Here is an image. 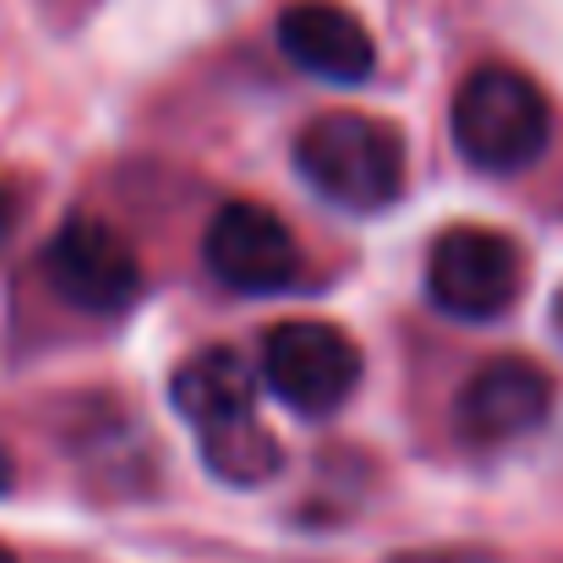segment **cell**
<instances>
[{"instance_id":"obj_1","label":"cell","mask_w":563,"mask_h":563,"mask_svg":"<svg viewBox=\"0 0 563 563\" xmlns=\"http://www.w3.org/2000/svg\"><path fill=\"white\" fill-rule=\"evenodd\" d=\"M296 170L318 197H329L351 213H377V208L399 202L405 176H410V154H405L399 126L362 115V110H334L301 132Z\"/></svg>"},{"instance_id":"obj_2","label":"cell","mask_w":563,"mask_h":563,"mask_svg":"<svg viewBox=\"0 0 563 563\" xmlns=\"http://www.w3.org/2000/svg\"><path fill=\"white\" fill-rule=\"evenodd\" d=\"M548 93L515 66H476L454 93V148L487 176H520L548 154Z\"/></svg>"},{"instance_id":"obj_3","label":"cell","mask_w":563,"mask_h":563,"mask_svg":"<svg viewBox=\"0 0 563 563\" xmlns=\"http://www.w3.org/2000/svg\"><path fill=\"white\" fill-rule=\"evenodd\" d=\"M520 246L487 224H454L427 252V290L449 318L493 323L520 301Z\"/></svg>"},{"instance_id":"obj_4","label":"cell","mask_w":563,"mask_h":563,"mask_svg":"<svg viewBox=\"0 0 563 563\" xmlns=\"http://www.w3.org/2000/svg\"><path fill=\"white\" fill-rule=\"evenodd\" d=\"M44 274L66 307L93 318H115L143 296V263L132 241L93 213H71L55 230V241L44 246Z\"/></svg>"},{"instance_id":"obj_5","label":"cell","mask_w":563,"mask_h":563,"mask_svg":"<svg viewBox=\"0 0 563 563\" xmlns=\"http://www.w3.org/2000/svg\"><path fill=\"white\" fill-rule=\"evenodd\" d=\"M263 377L296 416H334L362 383V351L345 329L296 318L263 340Z\"/></svg>"},{"instance_id":"obj_6","label":"cell","mask_w":563,"mask_h":563,"mask_svg":"<svg viewBox=\"0 0 563 563\" xmlns=\"http://www.w3.org/2000/svg\"><path fill=\"white\" fill-rule=\"evenodd\" d=\"M202 263L241 296H279L301 279V241L268 202H224L202 230Z\"/></svg>"},{"instance_id":"obj_7","label":"cell","mask_w":563,"mask_h":563,"mask_svg":"<svg viewBox=\"0 0 563 563\" xmlns=\"http://www.w3.org/2000/svg\"><path fill=\"white\" fill-rule=\"evenodd\" d=\"M548 416H553V377L526 356H498V362L476 367L454 399L460 438L482 443V449L531 438Z\"/></svg>"},{"instance_id":"obj_8","label":"cell","mask_w":563,"mask_h":563,"mask_svg":"<svg viewBox=\"0 0 563 563\" xmlns=\"http://www.w3.org/2000/svg\"><path fill=\"white\" fill-rule=\"evenodd\" d=\"M279 49L301 71H312L323 82H340V88L367 82L377 66L367 22L351 5H334V0H296V5H285V16H279Z\"/></svg>"},{"instance_id":"obj_9","label":"cell","mask_w":563,"mask_h":563,"mask_svg":"<svg viewBox=\"0 0 563 563\" xmlns=\"http://www.w3.org/2000/svg\"><path fill=\"white\" fill-rule=\"evenodd\" d=\"M170 399H176L181 421H187L197 438L257 416V383L246 373V362L235 351H224V345L197 351L187 367L170 377Z\"/></svg>"},{"instance_id":"obj_10","label":"cell","mask_w":563,"mask_h":563,"mask_svg":"<svg viewBox=\"0 0 563 563\" xmlns=\"http://www.w3.org/2000/svg\"><path fill=\"white\" fill-rule=\"evenodd\" d=\"M197 449H202V465L230 487H263L268 476H279V443L257 416L219 427V432H202Z\"/></svg>"},{"instance_id":"obj_11","label":"cell","mask_w":563,"mask_h":563,"mask_svg":"<svg viewBox=\"0 0 563 563\" xmlns=\"http://www.w3.org/2000/svg\"><path fill=\"white\" fill-rule=\"evenodd\" d=\"M11 230H16V191H11L5 181H0V252H5Z\"/></svg>"},{"instance_id":"obj_12","label":"cell","mask_w":563,"mask_h":563,"mask_svg":"<svg viewBox=\"0 0 563 563\" xmlns=\"http://www.w3.org/2000/svg\"><path fill=\"white\" fill-rule=\"evenodd\" d=\"M11 476H16V465H11V454L0 449V493H11Z\"/></svg>"},{"instance_id":"obj_13","label":"cell","mask_w":563,"mask_h":563,"mask_svg":"<svg viewBox=\"0 0 563 563\" xmlns=\"http://www.w3.org/2000/svg\"><path fill=\"white\" fill-rule=\"evenodd\" d=\"M553 323H559V334H563V290H559V301H553Z\"/></svg>"},{"instance_id":"obj_14","label":"cell","mask_w":563,"mask_h":563,"mask_svg":"<svg viewBox=\"0 0 563 563\" xmlns=\"http://www.w3.org/2000/svg\"><path fill=\"white\" fill-rule=\"evenodd\" d=\"M0 563H16V559H11V548H0Z\"/></svg>"}]
</instances>
